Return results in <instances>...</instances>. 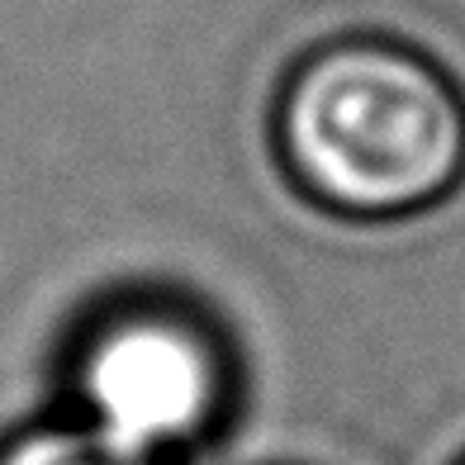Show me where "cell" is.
Listing matches in <instances>:
<instances>
[{"label": "cell", "mask_w": 465, "mask_h": 465, "mask_svg": "<svg viewBox=\"0 0 465 465\" xmlns=\"http://www.w3.org/2000/svg\"><path fill=\"white\" fill-rule=\"evenodd\" d=\"M86 428L138 460L209 441L232 409V356L195 304L134 300L86 332L76 356Z\"/></svg>", "instance_id": "7a4b0ae2"}, {"label": "cell", "mask_w": 465, "mask_h": 465, "mask_svg": "<svg viewBox=\"0 0 465 465\" xmlns=\"http://www.w3.org/2000/svg\"><path fill=\"white\" fill-rule=\"evenodd\" d=\"M342 228H347V232H337V238L328 242V252H323V257H332V252L342 247L347 238H361V232H366V238L375 242V232H371V219H347ZM375 247H380V242H375ZM323 257H319V262H323ZM380 257H385V252H380ZM319 262H313V266H319ZM385 262H390V257H385ZM313 266H309V271H313ZM390 266H394V262H390ZM399 271H404V266H399ZM409 276H418V271H409ZM418 281H428V276H418ZM290 285H294V281H290ZM290 285H285V290H290ZM428 285H432V281H428ZM437 290H441V285H437ZM266 300H271V294H266ZM460 300H465V294H460Z\"/></svg>", "instance_id": "277c9868"}, {"label": "cell", "mask_w": 465, "mask_h": 465, "mask_svg": "<svg viewBox=\"0 0 465 465\" xmlns=\"http://www.w3.org/2000/svg\"><path fill=\"white\" fill-rule=\"evenodd\" d=\"M276 143L337 214H409L465 166V114L428 62L390 44H332L285 81Z\"/></svg>", "instance_id": "6da1fadb"}, {"label": "cell", "mask_w": 465, "mask_h": 465, "mask_svg": "<svg viewBox=\"0 0 465 465\" xmlns=\"http://www.w3.org/2000/svg\"><path fill=\"white\" fill-rule=\"evenodd\" d=\"M0 465H157V460H138L119 451L114 441H104L81 422V428H44V432L15 437L0 451Z\"/></svg>", "instance_id": "3957f363"}]
</instances>
